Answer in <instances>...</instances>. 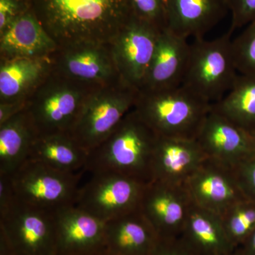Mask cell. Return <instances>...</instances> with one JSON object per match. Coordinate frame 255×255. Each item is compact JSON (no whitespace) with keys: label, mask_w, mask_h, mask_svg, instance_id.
<instances>
[{"label":"cell","mask_w":255,"mask_h":255,"mask_svg":"<svg viewBox=\"0 0 255 255\" xmlns=\"http://www.w3.org/2000/svg\"><path fill=\"white\" fill-rule=\"evenodd\" d=\"M31 7L58 47L110 43L132 16L128 0H31Z\"/></svg>","instance_id":"1"},{"label":"cell","mask_w":255,"mask_h":255,"mask_svg":"<svg viewBox=\"0 0 255 255\" xmlns=\"http://www.w3.org/2000/svg\"><path fill=\"white\" fill-rule=\"evenodd\" d=\"M159 135L134 108L113 132L89 154L85 171L114 172L151 182V166Z\"/></svg>","instance_id":"2"},{"label":"cell","mask_w":255,"mask_h":255,"mask_svg":"<svg viewBox=\"0 0 255 255\" xmlns=\"http://www.w3.org/2000/svg\"><path fill=\"white\" fill-rule=\"evenodd\" d=\"M212 105L181 86L138 91L134 110L159 135L196 140Z\"/></svg>","instance_id":"3"},{"label":"cell","mask_w":255,"mask_h":255,"mask_svg":"<svg viewBox=\"0 0 255 255\" xmlns=\"http://www.w3.org/2000/svg\"><path fill=\"white\" fill-rule=\"evenodd\" d=\"M232 33L229 30L213 40L195 38L190 44L182 85L212 105L231 90L239 75L233 58Z\"/></svg>","instance_id":"4"},{"label":"cell","mask_w":255,"mask_h":255,"mask_svg":"<svg viewBox=\"0 0 255 255\" xmlns=\"http://www.w3.org/2000/svg\"><path fill=\"white\" fill-rule=\"evenodd\" d=\"M96 88L53 70L26 103V112L38 135L70 133L85 101Z\"/></svg>","instance_id":"5"},{"label":"cell","mask_w":255,"mask_h":255,"mask_svg":"<svg viewBox=\"0 0 255 255\" xmlns=\"http://www.w3.org/2000/svg\"><path fill=\"white\" fill-rule=\"evenodd\" d=\"M138 91L119 82L92 90L70 133L88 151L100 145L134 108Z\"/></svg>","instance_id":"6"},{"label":"cell","mask_w":255,"mask_h":255,"mask_svg":"<svg viewBox=\"0 0 255 255\" xmlns=\"http://www.w3.org/2000/svg\"><path fill=\"white\" fill-rule=\"evenodd\" d=\"M85 172H62L27 159L10 177L19 202L53 213L75 205Z\"/></svg>","instance_id":"7"},{"label":"cell","mask_w":255,"mask_h":255,"mask_svg":"<svg viewBox=\"0 0 255 255\" xmlns=\"http://www.w3.org/2000/svg\"><path fill=\"white\" fill-rule=\"evenodd\" d=\"M91 174L79 189V209L105 223L139 209L146 183L114 172Z\"/></svg>","instance_id":"8"},{"label":"cell","mask_w":255,"mask_h":255,"mask_svg":"<svg viewBox=\"0 0 255 255\" xmlns=\"http://www.w3.org/2000/svg\"><path fill=\"white\" fill-rule=\"evenodd\" d=\"M0 231L14 255H57L53 213L18 201L0 216Z\"/></svg>","instance_id":"9"},{"label":"cell","mask_w":255,"mask_h":255,"mask_svg":"<svg viewBox=\"0 0 255 255\" xmlns=\"http://www.w3.org/2000/svg\"><path fill=\"white\" fill-rule=\"evenodd\" d=\"M160 32L132 14L110 42L121 80L137 91L145 82Z\"/></svg>","instance_id":"10"},{"label":"cell","mask_w":255,"mask_h":255,"mask_svg":"<svg viewBox=\"0 0 255 255\" xmlns=\"http://www.w3.org/2000/svg\"><path fill=\"white\" fill-rule=\"evenodd\" d=\"M51 58L55 71L89 86L122 82L110 43L82 42L58 47Z\"/></svg>","instance_id":"11"},{"label":"cell","mask_w":255,"mask_h":255,"mask_svg":"<svg viewBox=\"0 0 255 255\" xmlns=\"http://www.w3.org/2000/svg\"><path fill=\"white\" fill-rule=\"evenodd\" d=\"M195 205L221 216L240 201L248 199L235 167L206 158L185 184Z\"/></svg>","instance_id":"12"},{"label":"cell","mask_w":255,"mask_h":255,"mask_svg":"<svg viewBox=\"0 0 255 255\" xmlns=\"http://www.w3.org/2000/svg\"><path fill=\"white\" fill-rule=\"evenodd\" d=\"M193 202L184 185L146 184L139 209L159 238L180 237Z\"/></svg>","instance_id":"13"},{"label":"cell","mask_w":255,"mask_h":255,"mask_svg":"<svg viewBox=\"0 0 255 255\" xmlns=\"http://www.w3.org/2000/svg\"><path fill=\"white\" fill-rule=\"evenodd\" d=\"M206 158L236 167L255 154L250 132L211 108L196 138Z\"/></svg>","instance_id":"14"},{"label":"cell","mask_w":255,"mask_h":255,"mask_svg":"<svg viewBox=\"0 0 255 255\" xmlns=\"http://www.w3.org/2000/svg\"><path fill=\"white\" fill-rule=\"evenodd\" d=\"M57 255H88L105 248L106 223L75 205L53 212Z\"/></svg>","instance_id":"15"},{"label":"cell","mask_w":255,"mask_h":255,"mask_svg":"<svg viewBox=\"0 0 255 255\" xmlns=\"http://www.w3.org/2000/svg\"><path fill=\"white\" fill-rule=\"evenodd\" d=\"M206 158L196 140L158 136L152 157L151 181L185 185Z\"/></svg>","instance_id":"16"},{"label":"cell","mask_w":255,"mask_h":255,"mask_svg":"<svg viewBox=\"0 0 255 255\" xmlns=\"http://www.w3.org/2000/svg\"><path fill=\"white\" fill-rule=\"evenodd\" d=\"M190 43L168 29L160 32L141 90L174 88L182 85Z\"/></svg>","instance_id":"17"},{"label":"cell","mask_w":255,"mask_h":255,"mask_svg":"<svg viewBox=\"0 0 255 255\" xmlns=\"http://www.w3.org/2000/svg\"><path fill=\"white\" fill-rule=\"evenodd\" d=\"M167 29L188 39L204 38L227 15V0H164Z\"/></svg>","instance_id":"18"},{"label":"cell","mask_w":255,"mask_h":255,"mask_svg":"<svg viewBox=\"0 0 255 255\" xmlns=\"http://www.w3.org/2000/svg\"><path fill=\"white\" fill-rule=\"evenodd\" d=\"M58 48L32 7L0 33V59L47 58Z\"/></svg>","instance_id":"19"},{"label":"cell","mask_w":255,"mask_h":255,"mask_svg":"<svg viewBox=\"0 0 255 255\" xmlns=\"http://www.w3.org/2000/svg\"><path fill=\"white\" fill-rule=\"evenodd\" d=\"M53 70L51 56L0 59V103H27Z\"/></svg>","instance_id":"20"},{"label":"cell","mask_w":255,"mask_h":255,"mask_svg":"<svg viewBox=\"0 0 255 255\" xmlns=\"http://www.w3.org/2000/svg\"><path fill=\"white\" fill-rule=\"evenodd\" d=\"M159 240L139 209L106 223L105 248L111 255H151Z\"/></svg>","instance_id":"21"},{"label":"cell","mask_w":255,"mask_h":255,"mask_svg":"<svg viewBox=\"0 0 255 255\" xmlns=\"http://www.w3.org/2000/svg\"><path fill=\"white\" fill-rule=\"evenodd\" d=\"M180 237L198 255H231L236 249L228 239L221 216L194 203Z\"/></svg>","instance_id":"22"},{"label":"cell","mask_w":255,"mask_h":255,"mask_svg":"<svg viewBox=\"0 0 255 255\" xmlns=\"http://www.w3.org/2000/svg\"><path fill=\"white\" fill-rule=\"evenodd\" d=\"M89 154L71 134L60 132L38 135L28 159L62 172L76 173L85 170Z\"/></svg>","instance_id":"23"},{"label":"cell","mask_w":255,"mask_h":255,"mask_svg":"<svg viewBox=\"0 0 255 255\" xmlns=\"http://www.w3.org/2000/svg\"><path fill=\"white\" fill-rule=\"evenodd\" d=\"M38 135L26 110L0 124V174L11 176L27 160Z\"/></svg>","instance_id":"24"},{"label":"cell","mask_w":255,"mask_h":255,"mask_svg":"<svg viewBox=\"0 0 255 255\" xmlns=\"http://www.w3.org/2000/svg\"><path fill=\"white\" fill-rule=\"evenodd\" d=\"M213 108L247 131L255 130V77L238 75L226 95Z\"/></svg>","instance_id":"25"},{"label":"cell","mask_w":255,"mask_h":255,"mask_svg":"<svg viewBox=\"0 0 255 255\" xmlns=\"http://www.w3.org/2000/svg\"><path fill=\"white\" fill-rule=\"evenodd\" d=\"M228 239L239 248L255 231V201L246 199L230 208L221 216Z\"/></svg>","instance_id":"26"},{"label":"cell","mask_w":255,"mask_h":255,"mask_svg":"<svg viewBox=\"0 0 255 255\" xmlns=\"http://www.w3.org/2000/svg\"><path fill=\"white\" fill-rule=\"evenodd\" d=\"M232 48L238 73L255 77V21L233 40Z\"/></svg>","instance_id":"27"},{"label":"cell","mask_w":255,"mask_h":255,"mask_svg":"<svg viewBox=\"0 0 255 255\" xmlns=\"http://www.w3.org/2000/svg\"><path fill=\"white\" fill-rule=\"evenodd\" d=\"M132 14L150 23L159 31L167 29V10L164 0H128Z\"/></svg>","instance_id":"28"},{"label":"cell","mask_w":255,"mask_h":255,"mask_svg":"<svg viewBox=\"0 0 255 255\" xmlns=\"http://www.w3.org/2000/svg\"><path fill=\"white\" fill-rule=\"evenodd\" d=\"M228 9L232 14L230 30L248 26L255 21V0H227Z\"/></svg>","instance_id":"29"},{"label":"cell","mask_w":255,"mask_h":255,"mask_svg":"<svg viewBox=\"0 0 255 255\" xmlns=\"http://www.w3.org/2000/svg\"><path fill=\"white\" fill-rule=\"evenodd\" d=\"M31 8V0H0V33Z\"/></svg>","instance_id":"30"},{"label":"cell","mask_w":255,"mask_h":255,"mask_svg":"<svg viewBox=\"0 0 255 255\" xmlns=\"http://www.w3.org/2000/svg\"><path fill=\"white\" fill-rule=\"evenodd\" d=\"M235 169L246 197L255 201V154L241 162Z\"/></svg>","instance_id":"31"},{"label":"cell","mask_w":255,"mask_h":255,"mask_svg":"<svg viewBox=\"0 0 255 255\" xmlns=\"http://www.w3.org/2000/svg\"><path fill=\"white\" fill-rule=\"evenodd\" d=\"M151 255H198L181 237L159 238Z\"/></svg>","instance_id":"32"},{"label":"cell","mask_w":255,"mask_h":255,"mask_svg":"<svg viewBox=\"0 0 255 255\" xmlns=\"http://www.w3.org/2000/svg\"><path fill=\"white\" fill-rule=\"evenodd\" d=\"M17 202L11 177L0 174V216L9 212Z\"/></svg>","instance_id":"33"},{"label":"cell","mask_w":255,"mask_h":255,"mask_svg":"<svg viewBox=\"0 0 255 255\" xmlns=\"http://www.w3.org/2000/svg\"><path fill=\"white\" fill-rule=\"evenodd\" d=\"M26 104L4 102L0 103V124L26 110Z\"/></svg>","instance_id":"34"},{"label":"cell","mask_w":255,"mask_h":255,"mask_svg":"<svg viewBox=\"0 0 255 255\" xmlns=\"http://www.w3.org/2000/svg\"><path fill=\"white\" fill-rule=\"evenodd\" d=\"M241 248L247 255H255V231Z\"/></svg>","instance_id":"35"},{"label":"cell","mask_w":255,"mask_h":255,"mask_svg":"<svg viewBox=\"0 0 255 255\" xmlns=\"http://www.w3.org/2000/svg\"><path fill=\"white\" fill-rule=\"evenodd\" d=\"M0 247H1V253H0V255H14V253H12V251L10 250L7 244H6L4 240L1 239V245H0Z\"/></svg>","instance_id":"36"},{"label":"cell","mask_w":255,"mask_h":255,"mask_svg":"<svg viewBox=\"0 0 255 255\" xmlns=\"http://www.w3.org/2000/svg\"><path fill=\"white\" fill-rule=\"evenodd\" d=\"M231 255H247L243 249L239 247V248H236L234 251L233 252L232 254Z\"/></svg>","instance_id":"37"},{"label":"cell","mask_w":255,"mask_h":255,"mask_svg":"<svg viewBox=\"0 0 255 255\" xmlns=\"http://www.w3.org/2000/svg\"><path fill=\"white\" fill-rule=\"evenodd\" d=\"M111 255L110 253H108L107 251H106L105 248L104 249L101 250V251L98 252H96L95 253H92L91 255Z\"/></svg>","instance_id":"38"},{"label":"cell","mask_w":255,"mask_h":255,"mask_svg":"<svg viewBox=\"0 0 255 255\" xmlns=\"http://www.w3.org/2000/svg\"><path fill=\"white\" fill-rule=\"evenodd\" d=\"M250 133H251L252 140H253V147H254L255 152V130H253V131L250 132Z\"/></svg>","instance_id":"39"}]
</instances>
